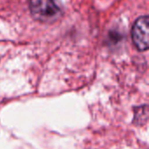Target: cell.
<instances>
[{
	"instance_id": "cell-2",
	"label": "cell",
	"mask_w": 149,
	"mask_h": 149,
	"mask_svg": "<svg viewBox=\"0 0 149 149\" xmlns=\"http://www.w3.org/2000/svg\"><path fill=\"white\" fill-rule=\"evenodd\" d=\"M148 17H139L134 24L132 30V38L134 44L140 51H146L148 48Z\"/></svg>"
},
{
	"instance_id": "cell-1",
	"label": "cell",
	"mask_w": 149,
	"mask_h": 149,
	"mask_svg": "<svg viewBox=\"0 0 149 149\" xmlns=\"http://www.w3.org/2000/svg\"><path fill=\"white\" fill-rule=\"evenodd\" d=\"M30 10L34 17L41 21L52 20L59 13L55 0H30Z\"/></svg>"
}]
</instances>
